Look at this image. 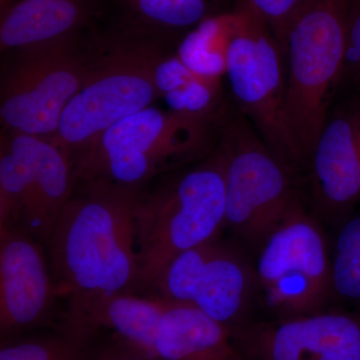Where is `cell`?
<instances>
[{"label":"cell","instance_id":"obj_24","mask_svg":"<svg viewBox=\"0 0 360 360\" xmlns=\"http://www.w3.org/2000/svg\"><path fill=\"white\" fill-rule=\"evenodd\" d=\"M196 75L177 56H161L153 70V79L160 97L179 89Z\"/></svg>","mask_w":360,"mask_h":360},{"label":"cell","instance_id":"obj_13","mask_svg":"<svg viewBox=\"0 0 360 360\" xmlns=\"http://www.w3.org/2000/svg\"><path fill=\"white\" fill-rule=\"evenodd\" d=\"M317 208L340 221L360 205V92L329 110L307 167Z\"/></svg>","mask_w":360,"mask_h":360},{"label":"cell","instance_id":"obj_20","mask_svg":"<svg viewBox=\"0 0 360 360\" xmlns=\"http://www.w3.org/2000/svg\"><path fill=\"white\" fill-rule=\"evenodd\" d=\"M91 341L58 333L1 340L0 360H87Z\"/></svg>","mask_w":360,"mask_h":360},{"label":"cell","instance_id":"obj_11","mask_svg":"<svg viewBox=\"0 0 360 360\" xmlns=\"http://www.w3.org/2000/svg\"><path fill=\"white\" fill-rule=\"evenodd\" d=\"M150 291L191 303L232 330L248 321L257 284L255 270L245 257L219 236L177 255Z\"/></svg>","mask_w":360,"mask_h":360},{"label":"cell","instance_id":"obj_26","mask_svg":"<svg viewBox=\"0 0 360 360\" xmlns=\"http://www.w3.org/2000/svg\"><path fill=\"white\" fill-rule=\"evenodd\" d=\"M14 0H0V13H2V11H6L7 7L11 6V4Z\"/></svg>","mask_w":360,"mask_h":360},{"label":"cell","instance_id":"obj_22","mask_svg":"<svg viewBox=\"0 0 360 360\" xmlns=\"http://www.w3.org/2000/svg\"><path fill=\"white\" fill-rule=\"evenodd\" d=\"M357 92H360V0H348L347 56L336 96Z\"/></svg>","mask_w":360,"mask_h":360},{"label":"cell","instance_id":"obj_2","mask_svg":"<svg viewBox=\"0 0 360 360\" xmlns=\"http://www.w3.org/2000/svg\"><path fill=\"white\" fill-rule=\"evenodd\" d=\"M347 6L348 0H309L286 32L284 127L298 174L307 172L338 94L347 56Z\"/></svg>","mask_w":360,"mask_h":360},{"label":"cell","instance_id":"obj_14","mask_svg":"<svg viewBox=\"0 0 360 360\" xmlns=\"http://www.w3.org/2000/svg\"><path fill=\"white\" fill-rule=\"evenodd\" d=\"M40 245L18 227H0L1 340L44 324L60 295L52 283Z\"/></svg>","mask_w":360,"mask_h":360},{"label":"cell","instance_id":"obj_4","mask_svg":"<svg viewBox=\"0 0 360 360\" xmlns=\"http://www.w3.org/2000/svg\"><path fill=\"white\" fill-rule=\"evenodd\" d=\"M160 41L115 30L94 44L84 84L49 139L72 162L98 135L160 98L153 79Z\"/></svg>","mask_w":360,"mask_h":360},{"label":"cell","instance_id":"obj_12","mask_svg":"<svg viewBox=\"0 0 360 360\" xmlns=\"http://www.w3.org/2000/svg\"><path fill=\"white\" fill-rule=\"evenodd\" d=\"M231 333L248 360H360V310L248 321Z\"/></svg>","mask_w":360,"mask_h":360},{"label":"cell","instance_id":"obj_19","mask_svg":"<svg viewBox=\"0 0 360 360\" xmlns=\"http://www.w3.org/2000/svg\"><path fill=\"white\" fill-rule=\"evenodd\" d=\"M330 248L333 298L360 309V212L340 219Z\"/></svg>","mask_w":360,"mask_h":360},{"label":"cell","instance_id":"obj_10","mask_svg":"<svg viewBox=\"0 0 360 360\" xmlns=\"http://www.w3.org/2000/svg\"><path fill=\"white\" fill-rule=\"evenodd\" d=\"M225 75L269 150L293 176L300 174L284 127L285 56L269 26L243 2L236 9Z\"/></svg>","mask_w":360,"mask_h":360},{"label":"cell","instance_id":"obj_6","mask_svg":"<svg viewBox=\"0 0 360 360\" xmlns=\"http://www.w3.org/2000/svg\"><path fill=\"white\" fill-rule=\"evenodd\" d=\"M219 148L225 163V229L259 251L302 205L295 176L245 120L227 125Z\"/></svg>","mask_w":360,"mask_h":360},{"label":"cell","instance_id":"obj_23","mask_svg":"<svg viewBox=\"0 0 360 360\" xmlns=\"http://www.w3.org/2000/svg\"><path fill=\"white\" fill-rule=\"evenodd\" d=\"M309 0H241L269 26L283 51L291 21Z\"/></svg>","mask_w":360,"mask_h":360},{"label":"cell","instance_id":"obj_8","mask_svg":"<svg viewBox=\"0 0 360 360\" xmlns=\"http://www.w3.org/2000/svg\"><path fill=\"white\" fill-rule=\"evenodd\" d=\"M258 252L257 295L276 319L328 310L333 300L330 246L302 205Z\"/></svg>","mask_w":360,"mask_h":360},{"label":"cell","instance_id":"obj_5","mask_svg":"<svg viewBox=\"0 0 360 360\" xmlns=\"http://www.w3.org/2000/svg\"><path fill=\"white\" fill-rule=\"evenodd\" d=\"M210 122L148 106L98 135L73 160L75 184L146 182L205 151Z\"/></svg>","mask_w":360,"mask_h":360},{"label":"cell","instance_id":"obj_15","mask_svg":"<svg viewBox=\"0 0 360 360\" xmlns=\"http://www.w3.org/2000/svg\"><path fill=\"white\" fill-rule=\"evenodd\" d=\"M104 0H14L1 13V51H20L82 37Z\"/></svg>","mask_w":360,"mask_h":360},{"label":"cell","instance_id":"obj_3","mask_svg":"<svg viewBox=\"0 0 360 360\" xmlns=\"http://www.w3.org/2000/svg\"><path fill=\"white\" fill-rule=\"evenodd\" d=\"M225 229V163L220 148L196 167L153 191L135 206L141 291H150L180 253L219 238Z\"/></svg>","mask_w":360,"mask_h":360},{"label":"cell","instance_id":"obj_9","mask_svg":"<svg viewBox=\"0 0 360 360\" xmlns=\"http://www.w3.org/2000/svg\"><path fill=\"white\" fill-rule=\"evenodd\" d=\"M75 188L72 160L51 139L16 132L1 137L0 227H18L47 246Z\"/></svg>","mask_w":360,"mask_h":360},{"label":"cell","instance_id":"obj_1","mask_svg":"<svg viewBox=\"0 0 360 360\" xmlns=\"http://www.w3.org/2000/svg\"><path fill=\"white\" fill-rule=\"evenodd\" d=\"M141 191L101 180L75 184L47 245L59 293L70 300L68 310L141 293L135 239Z\"/></svg>","mask_w":360,"mask_h":360},{"label":"cell","instance_id":"obj_18","mask_svg":"<svg viewBox=\"0 0 360 360\" xmlns=\"http://www.w3.org/2000/svg\"><path fill=\"white\" fill-rule=\"evenodd\" d=\"M236 25V9L201 21L180 41L176 56L195 75L221 79Z\"/></svg>","mask_w":360,"mask_h":360},{"label":"cell","instance_id":"obj_21","mask_svg":"<svg viewBox=\"0 0 360 360\" xmlns=\"http://www.w3.org/2000/svg\"><path fill=\"white\" fill-rule=\"evenodd\" d=\"M220 87L221 79L196 75L163 98L172 112L210 122L219 101Z\"/></svg>","mask_w":360,"mask_h":360},{"label":"cell","instance_id":"obj_7","mask_svg":"<svg viewBox=\"0 0 360 360\" xmlns=\"http://www.w3.org/2000/svg\"><path fill=\"white\" fill-rule=\"evenodd\" d=\"M94 44L82 37L15 51L1 80L0 118L6 132L51 139L84 84Z\"/></svg>","mask_w":360,"mask_h":360},{"label":"cell","instance_id":"obj_17","mask_svg":"<svg viewBox=\"0 0 360 360\" xmlns=\"http://www.w3.org/2000/svg\"><path fill=\"white\" fill-rule=\"evenodd\" d=\"M229 0H115L120 11L115 30L161 40L186 34L201 21L224 13Z\"/></svg>","mask_w":360,"mask_h":360},{"label":"cell","instance_id":"obj_25","mask_svg":"<svg viewBox=\"0 0 360 360\" xmlns=\"http://www.w3.org/2000/svg\"><path fill=\"white\" fill-rule=\"evenodd\" d=\"M87 360H162L137 350L127 342L112 335L103 342H90Z\"/></svg>","mask_w":360,"mask_h":360},{"label":"cell","instance_id":"obj_16","mask_svg":"<svg viewBox=\"0 0 360 360\" xmlns=\"http://www.w3.org/2000/svg\"><path fill=\"white\" fill-rule=\"evenodd\" d=\"M153 354L162 360H248L224 324L191 303L168 300L156 326Z\"/></svg>","mask_w":360,"mask_h":360}]
</instances>
